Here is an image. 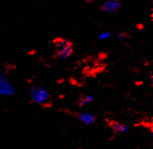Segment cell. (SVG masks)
<instances>
[{
    "mask_svg": "<svg viewBox=\"0 0 153 149\" xmlns=\"http://www.w3.org/2000/svg\"><path fill=\"white\" fill-rule=\"evenodd\" d=\"M76 118L84 125L90 126L96 122V116L94 114L87 111H79L76 115Z\"/></svg>",
    "mask_w": 153,
    "mask_h": 149,
    "instance_id": "cell-5",
    "label": "cell"
},
{
    "mask_svg": "<svg viewBox=\"0 0 153 149\" xmlns=\"http://www.w3.org/2000/svg\"><path fill=\"white\" fill-rule=\"evenodd\" d=\"M128 37H129V35L126 32H120L116 36L119 42H125L126 40L128 39Z\"/></svg>",
    "mask_w": 153,
    "mask_h": 149,
    "instance_id": "cell-9",
    "label": "cell"
},
{
    "mask_svg": "<svg viewBox=\"0 0 153 149\" xmlns=\"http://www.w3.org/2000/svg\"><path fill=\"white\" fill-rule=\"evenodd\" d=\"M112 36H113L112 31H102L98 35L97 39L99 41H106V40L110 39Z\"/></svg>",
    "mask_w": 153,
    "mask_h": 149,
    "instance_id": "cell-8",
    "label": "cell"
},
{
    "mask_svg": "<svg viewBox=\"0 0 153 149\" xmlns=\"http://www.w3.org/2000/svg\"><path fill=\"white\" fill-rule=\"evenodd\" d=\"M110 128L113 131L118 134H124L129 130V127L126 124H121L117 121H112L110 123Z\"/></svg>",
    "mask_w": 153,
    "mask_h": 149,
    "instance_id": "cell-6",
    "label": "cell"
},
{
    "mask_svg": "<svg viewBox=\"0 0 153 149\" xmlns=\"http://www.w3.org/2000/svg\"><path fill=\"white\" fill-rule=\"evenodd\" d=\"M55 56L60 60H66L73 54V44L68 40L58 38L54 40Z\"/></svg>",
    "mask_w": 153,
    "mask_h": 149,
    "instance_id": "cell-1",
    "label": "cell"
},
{
    "mask_svg": "<svg viewBox=\"0 0 153 149\" xmlns=\"http://www.w3.org/2000/svg\"><path fill=\"white\" fill-rule=\"evenodd\" d=\"M94 100H95V98L92 95L84 96L77 102V105L79 107H84L85 105H87V104H90L91 103H93Z\"/></svg>",
    "mask_w": 153,
    "mask_h": 149,
    "instance_id": "cell-7",
    "label": "cell"
},
{
    "mask_svg": "<svg viewBox=\"0 0 153 149\" xmlns=\"http://www.w3.org/2000/svg\"><path fill=\"white\" fill-rule=\"evenodd\" d=\"M16 93V87L8 79L4 72L0 70V97H10Z\"/></svg>",
    "mask_w": 153,
    "mask_h": 149,
    "instance_id": "cell-3",
    "label": "cell"
},
{
    "mask_svg": "<svg viewBox=\"0 0 153 149\" xmlns=\"http://www.w3.org/2000/svg\"><path fill=\"white\" fill-rule=\"evenodd\" d=\"M28 96L30 100L36 104L44 105L50 99V94L48 91L41 85H34L30 88Z\"/></svg>",
    "mask_w": 153,
    "mask_h": 149,
    "instance_id": "cell-2",
    "label": "cell"
},
{
    "mask_svg": "<svg viewBox=\"0 0 153 149\" xmlns=\"http://www.w3.org/2000/svg\"><path fill=\"white\" fill-rule=\"evenodd\" d=\"M121 7L122 4L119 0H106L101 6L102 10L108 14L117 13Z\"/></svg>",
    "mask_w": 153,
    "mask_h": 149,
    "instance_id": "cell-4",
    "label": "cell"
}]
</instances>
